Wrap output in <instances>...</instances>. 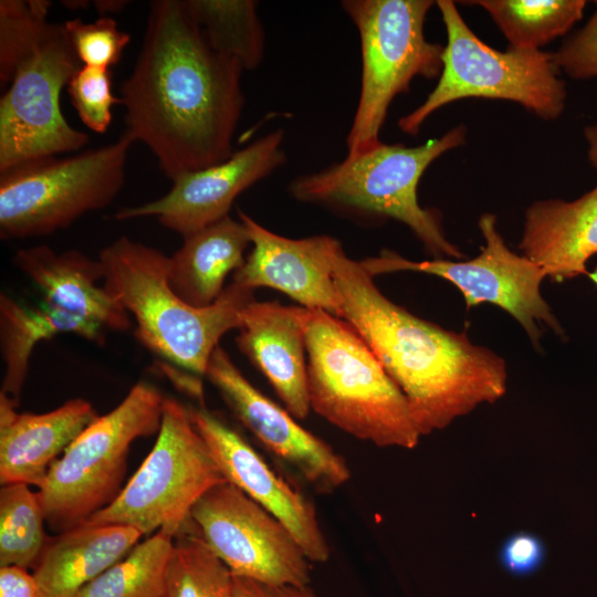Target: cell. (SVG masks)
Masks as SVG:
<instances>
[{"label":"cell","mask_w":597,"mask_h":597,"mask_svg":"<svg viewBox=\"0 0 597 597\" xmlns=\"http://www.w3.org/2000/svg\"><path fill=\"white\" fill-rule=\"evenodd\" d=\"M232 57L216 51L189 0L150 2L140 52L122 83L125 133L170 180L228 159L244 106Z\"/></svg>","instance_id":"cell-1"},{"label":"cell","mask_w":597,"mask_h":597,"mask_svg":"<svg viewBox=\"0 0 597 597\" xmlns=\"http://www.w3.org/2000/svg\"><path fill=\"white\" fill-rule=\"evenodd\" d=\"M334 276L348 322L406 396L422 436L448 427L506 391L505 360L465 333L422 320L385 296L342 248Z\"/></svg>","instance_id":"cell-2"},{"label":"cell","mask_w":597,"mask_h":597,"mask_svg":"<svg viewBox=\"0 0 597 597\" xmlns=\"http://www.w3.org/2000/svg\"><path fill=\"white\" fill-rule=\"evenodd\" d=\"M105 289L133 315L135 336L170 364L205 376L221 337L241 324L254 291L231 282L207 307L181 300L168 280L169 256L126 235L101 250Z\"/></svg>","instance_id":"cell-3"},{"label":"cell","mask_w":597,"mask_h":597,"mask_svg":"<svg viewBox=\"0 0 597 597\" xmlns=\"http://www.w3.org/2000/svg\"><path fill=\"white\" fill-rule=\"evenodd\" d=\"M306 355L311 410L377 447L418 444L406 396L348 322L310 308Z\"/></svg>","instance_id":"cell-4"},{"label":"cell","mask_w":597,"mask_h":597,"mask_svg":"<svg viewBox=\"0 0 597 597\" xmlns=\"http://www.w3.org/2000/svg\"><path fill=\"white\" fill-rule=\"evenodd\" d=\"M465 135L467 128L460 125L415 147L380 143L358 156H346L322 170L298 176L289 190L298 201L398 220L436 258L460 260L464 254L446 238L439 213L419 205L417 188L429 165L463 145Z\"/></svg>","instance_id":"cell-5"},{"label":"cell","mask_w":597,"mask_h":597,"mask_svg":"<svg viewBox=\"0 0 597 597\" xmlns=\"http://www.w3.org/2000/svg\"><path fill=\"white\" fill-rule=\"evenodd\" d=\"M165 398L154 385L137 383L51 464L36 494L53 531L85 523L118 496L130 446L159 431Z\"/></svg>","instance_id":"cell-6"},{"label":"cell","mask_w":597,"mask_h":597,"mask_svg":"<svg viewBox=\"0 0 597 597\" xmlns=\"http://www.w3.org/2000/svg\"><path fill=\"white\" fill-rule=\"evenodd\" d=\"M436 3L447 31L442 71L423 103L400 117L398 127L401 132L418 134L425 121L438 108L465 97L516 102L545 121L561 116L567 92L553 53L493 49L472 32L453 1Z\"/></svg>","instance_id":"cell-7"},{"label":"cell","mask_w":597,"mask_h":597,"mask_svg":"<svg viewBox=\"0 0 597 597\" xmlns=\"http://www.w3.org/2000/svg\"><path fill=\"white\" fill-rule=\"evenodd\" d=\"M431 0H344L362 52L357 107L346 137L347 157L378 146L394 98L407 93L416 76L434 78L442 71L444 46L425 36Z\"/></svg>","instance_id":"cell-8"},{"label":"cell","mask_w":597,"mask_h":597,"mask_svg":"<svg viewBox=\"0 0 597 597\" xmlns=\"http://www.w3.org/2000/svg\"><path fill=\"white\" fill-rule=\"evenodd\" d=\"M134 140L113 143L70 157H45L0 172V238L50 235L119 193Z\"/></svg>","instance_id":"cell-9"},{"label":"cell","mask_w":597,"mask_h":597,"mask_svg":"<svg viewBox=\"0 0 597 597\" xmlns=\"http://www.w3.org/2000/svg\"><path fill=\"white\" fill-rule=\"evenodd\" d=\"M227 481L198 431L190 408L166 397L156 442L118 496L86 523L132 526L175 538L199 498Z\"/></svg>","instance_id":"cell-10"},{"label":"cell","mask_w":597,"mask_h":597,"mask_svg":"<svg viewBox=\"0 0 597 597\" xmlns=\"http://www.w3.org/2000/svg\"><path fill=\"white\" fill-rule=\"evenodd\" d=\"M80 67L64 24L51 23L1 96L0 172L88 143L86 133L67 123L60 104L62 88Z\"/></svg>","instance_id":"cell-11"},{"label":"cell","mask_w":597,"mask_h":597,"mask_svg":"<svg viewBox=\"0 0 597 597\" xmlns=\"http://www.w3.org/2000/svg\"><path fill=\"white\" fill-rule=\"evenodd\" d=\"M478 224L485 244L480 254L471 260L411 261L385 250L378 256L360 260V264L373 277L399 271L440 276L462 293L467 308L491 303L506 311L525 329L536 347L542 335L541 325L564 335L541 293V283L546 277L544 271L523 254L509 249L496 229L494 214H482Z\"/></svg>","instance_id":"cell-12"},{"label":"cell","mask_w":597,"mask_h":597,"mask_svg":"<svg viewBox=\"0 0 597 597\" xmlns=\"http://www.w3.org/2000/svg\"><path fill=\"white\" fill-rule=\"evenodd\" d=\"M189 520L233 576L274 586L310 585L312 563L292 533L229 481L205 492Z\"/></svg>","instance_id":"cell-13"},{"label":"cell","mask_w":597,"mask_h":597,"mask_svg":"<svg viewBox=\"0 0 597 597\" xmlns=\"http://www.w3.org/2000/svg\"><path fill=\"white\" fill-rule=\"evenodd\" d=\"M205 376L263 447L293 468L315 491L332 493L350 479L343 457L258 390L221 346L213 350Z\"/></svg>","instance_id":"cell-14"},{"label":"cell","mask_w":597,"mask_h":597,"mask_svg":"<svg viewBox=\"0 0 597 597\" xmlns=\"http://www.w3.org/2000/svg\"><path fill=\"white\" fill-rule=\"evenodd\" d=\"M284 130L275 129L222 163L172 179L160 198L115 213L117 220L155 217L182 238L229 216L235 198L286 161Z\"/></svg>","instance_id":"cell-15"},{"label":"cell","mask_w":597,"mask_h":597,"mask_svg":"<svg viewBox=\"0 0 597 597\" xmlns=\"http://www.w3.org/2000/svg\"><path fill=\"white\" fill-rule=\"evenodd\" d=\"M239 220L253 245L232 282L245 289L283 292L301 306L342 318L334 266L342 243L326 234L291 239L268 230L242 210Z\"/></svg>","instance_id":"cell-16"},{"label":"cell","mask_w":597,"mask_h":597,"mask_svg":"<svg viewBox=\"0 0 597 597\" xmlns=\"http://www.w3.org/2000/svg\"><path fill=\"white\" fill-rule=\"evenodd\" d=\"M190 412L226 480L281 521L311 563L327 562L331 548L312 501L214 413L203 406Z\"/></svg>","instance_id":"cell-17"},{"label":"cell","mask_w":597,"mask_h":597,"mask_svg":"<svg viewBox=\"0 0 597 597\" xmlns=\"http://www.w3.org/2000/svg\"><path fill=\"white\" fill-rule=\"evenodd\" d=\"M310 308L277 302L249 303L242 311L237 345L265 376L296 419L311 411L306 326Z\"/></svg>","instance_id":"cell-18"},{"label":"cell","mask_w":597,"mask_h":597,"mask_svg":"<svg viewBox=\"0 0 597 597\" xmlns=\"http://www.w3.org/2000/svg\"><path fill=\"white\" fill-rule=\"evenodd\" d=\"M0 392V483L40 488L51 464L98 417L93 405L74 398L44 412H18Z\"/></svg>","instance_id":"cell-19"},{"label":"cell","mask_w":597,"mask_h":597,"mask_svg":"<svg viewBox=\"0 0 597 597\" xmlns=\"http://www.w3.org/2000/svg\"><path fill=\"white\" fill-rule=\"evenodd\" d=\"M13 262L41 291L43 303L104 329L124 332L130 327V315L100 284L104 274L98 260L77 250L56 253L41 244L18 250Z\"/></svg>","instance_id":"cell-20"},{"label":"cell","mask_w":597,"mask_h":597,"mask_svg":"<svg viewBox=\"0 0 597 597\" xmlns=\"http://www.w3.org/2000/svg\"><path fill=\"white\" fill-rule=\"evenodd\" d=\"M519 248L554 282L588 274L586 264L597 254V186L573 201L533 202Z\"/></svg>","instance_id":"cell-21"},{"label":"cell","mask_w":597,"mask_h":597,"mask_svg":"<svg viewBox=\"0 0 597 597\" xmlns=\"http://www.w3.org/2000/svg\"><path fill=\"white\" fill-rule=\"evenodd\" d=\"M142 536L132 526L85 522L49 537L33 567L39 597H76Z\"/></svg>","instance_id":"cell-22"},{"label":"cell","mask_w":597,"mask_h":597,"mask_svg":"<svg viewBox=\"0 0 597 597\" xmlns=\"http://www.w3.org/2000/svg\"><path fill=\"white\" fill-rule=\"evenodd\" d=\"M182 239L169 256V284L189 305L207 307L224 291L227 276L243 265L250 237L240 220L228 216Z\"/></svg>","instance_id":"cell-23"},{"label":"cell","mask_w":597,"mask_h":597,"mask_svg":"<svg viewBox=\"0 0 597 597\" xmlns=\"http://www.w3.org/2000/svg\"><path fill=\"white\" fill-rule=\"evenodd\" d=\"M59 334H75L92 343L105 342V329L45 303L25 306L0 295V346L4 375L2 394L18 404L35 345Z\"/></svg>","instance_id":"cell-24"},{"label":"cell","mask_w":597,"mask_h":597,"mask_svg":"<svg viewBox=\"0 0 597 597\" xmlns=\"http://www.w3.org/2000/svg\"><path fill=\"white\" fill-rule=\"evenodd\" d=\"M493 19L510 48L540 50L566 34L583 17L585 0H478Z\"/></svg>","instance_id":"cell-25"},{"label":"cell","mask_w":597,"mask_h":597,"mask_svg":"<svg viewBox=\"0 0 597 597\" xmlns=\"http://www.w3.org/2000/svg\"><path fill=\"white\" fill-rule=\"evenodd\" d=\"M211 46L254 70L264 56V31L253 0H189Z\"/></svg>","instance_id":"cell-26"},{"label":"cell","mask_w":597,"mask_h":597,"mask_svg":"<svg viewBox=\"0 0 597 597\" xmlns=\"http://www.w3.org/2000/svg\"><path fill=\"white\" fill-rule=\"evenodd\" d=\"M174 538L161 531L83 587L76 597H166Z\"/></svg>","instance_id":"cell-27"},{"label":"cell","mask_w":597,"mask_h":597,"mask_svg":"<svg viewBox=\"0 0 597 597\" xmlns=\"http://www.w3.org/2000/svg\"><path fill=\"white\" fill-rule=\"evenodd\" d=\"M166 597H235L234 578L190 520L174 538Z\"/></svg>","instance_id":"cell-28"},{"label":"cell","mask_w":597,"mask_h":597,"mask_svg":"<svg viewBox=\"0 0 597 597\" xmlns=\"http://www.w3.org/2000/svg\"><path fill=\"white\" fill-rule=\"evenodd\" d=\"M44 514L25 483L0 489V566L34 567L46 541Z\"/></svg>","instance_id":"cell-29"},{"label":"cell","mask_w":597,"mask_h":597,"mask_svg":"<svg viewBox=\"0 0 597 597\" xmlns=\"http://www.w3.org/2000/svg\"><path fill=\"white\" fill-rule=\"evenodd\" d=\"M48 0L0 1V83L9 85L19 64L45 35L51 22Z\"/></svg>","instance_id":"cell-30"},{"label":"cell","mask_w":597,"mask_h":597,"mask_svg":"<svg viewBox=\"0 0 597 597\" xmlns=\"http://www.w3.org/2000/svg\"><path fill=\"white\" fill-rule=\"evenodd\" d=\"M66 86L82 123L95 133H105L113 118V106L122 103L113 93L111 70L82 65Z\"/></svg>","instance_id":"cell-31"},{"label":"cell","mask_w":597,"mask_h":597,"mask_svg":"<svg viewBox=\"0 0 597 597\" xmlns=\"http://www.w3.org/2000/svg\"><path fill=\"white\" fill-rule=\"evenodd\" d=\"M80 62L85 66L109 69L122 59L129 33L121 30L112 17H100L94 22L71 19L63 22Z\"/></svg>","instance_id":"cell-32"},{"label":"cell","mask_w":597,"mask_h":597,"mask_svg":"<svg viewBox=\"0 0 597 597\" xmlns=\"http://www.w3.org/2000/svg\"><path fill=\"white\" fill-rule=\"evenodd\" d=\"M595 7V13L586 24L553 54L558 69L572 78L597 76V1Z\"/></svg>","instance_id":"cell-33"},{"label":"cell","mask_w":597,"mask_h":597,"mask_svg":"<svg viewBox=\"0 0 597 597\" xmlns=\"http://www.w3.org/2000/svg\"><path fill=\"white\" fill-rule=\"evenodd\" d=\"M544 541L533 532L517 531L510 534L498 553L501 566L511 575L523 577L536 573L546 559Z\"/></svg>","instance_id":"cell-34"},{"label":"cell","mask_w":597,"mask_h":597,"mask_svg":"<svg viewBox=\"0 0 597 597\" xmlns=\"http://www.w3.org/2000/svg\"><path fill=\"white\" fill-rule=\"evenodd\" d=\"M235 597H317L311 585L274 586L233 576Z\"/></svg>","instance_id":"cell-35"},{"label":"cell","mask_w":597,"mask_h":597,"mask_svg":"<svg viewBox=\"0 0 597 597\" xmlns=\"http://www.w3.org/2000/svg\"><path fill=\"white\" fill-rule=\"evenodd\" d=\"M0 597H39L33 574L20 566H0Z\"/></svg>","instance_id":"cell-36"},{"label":"cell","mask_w":597,"mask_h":597,"mask_svg":"<svg viewBox=\"0 0 597 597\" xmlns=\"http://www.w3.org/2000/svg\"><path fill=\"white\" fill-rule=\"evenodd\" d=\"M584 136L588 144V159L591 166L597 167V122L584 128Z\"/></svg>","instance_id":"cell-37"},{"label":"cell","mask_w":597,"mask_h":597,"mask_svg":"<svg viewBox=\"0 0 597 597\" xmlns=\"http://www.w3.org/2000/svg\"><path fill=\"white\" fill-rule=\"evenodd\" d=\"M128 1L124 0H96L93 1V6L101 17H109L108 13L122 11Z\"/></svg>","instance_id":"cell-38"},{"label":"cell","mask_w":597,"mask_h":597,"mask_svg":"<svg viewBox=\"0 0 597 597\" xmlns=\"http://www.w3.org/2000/svg\"><path fill=\"white\" fill-rule=\"evenodd\" d=\"M63 6L71 9H80V8H86L88 6V1H62Z\"/></svg>","instance_id":"cell-39"},{"label":"cell","mask_w":597,"mask_h":597,"mask_svg":"<svg viewBox=\"0 0 597 597\" xmlns=\"http://www.w3.org/2000/svg\"><path fill=\"white\" fill-rule=\"evenodd\" d=\"M590 280L597 285V266L594 269L593 272L588 273Z\"/></svg>","instance_id":"cell-40"}]
</instances>
